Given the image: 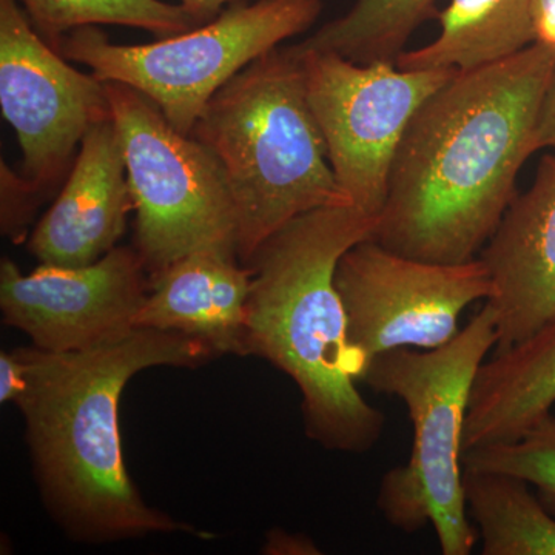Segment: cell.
Listing matches in <instances>:
<instances>
[{
    "mask_svg": "<svg viewBox=\"0 0 555 555\" xmlns=\"http://www.w3.org/2000/svg\"><path fill=\"white\" fill-rule=\"evenodd\" d=\"M335 287L350 343L367 363L401 347L447 345L459 334L467 306L492 295L491 276L480 258L440 264L397 254L372 238L343 255Z\"/></svg>",
    "mask_w": 555,
    "mask_h": 555,
    "instance_id": "cell-9",
    "label": "cell"
},
{
    "mask_svg": "<svg viewBox=\"0 0 555 555\" xmlns=\"http://www.w3.org/2000/svg\"><path fill=\"white\" fill-rule=\"evenodd\" d=\"M378 217L356 206L324 207L288 222L247 262L244 356L294 379L306 434L327 451L366 454L385 415L358 390L366 358L350 343L335 270L350 247L372 238Z\"/></svg>",
    "mask_w": 555,
    "mask_h": 555,
    "instance_id": "cell-3",
    "label": "cell"
},
{
    "mask_svg": "<svg viewBox=\"0 0 555 555\" xmlns=\"http://www.w3.org/2000/svg\"><path fill=\"white\" fill-rule=\"evenodd\" d=\"M467 514L483 555H555V516L521 478L463 467Z\"/></svg>",
    "mask_w": 555,
    "mask_h": 555,
    "instance_id": "cell-17",
    "label": "cell"
},
{
    "mask_svg": "<svg viewBox=\"0 0 555 555\" xmlns=\"http://www.w3.org/2000/svg\"><path fill=\"white\" fill-rule=\"evenodd\" d=\"M250 283V269L235 254L195 251L150 281L134 324L198 338L217 356H244Z\"/></svg>",
    "mask_w": 555,
    "mask_h": 555,
    "instance_id": "cell-14",
    "label": "cell"
},
{
    "mask_svg": "<svg viewBox=\"0 0 555 555\" xmlns=\"http://www.w3.org/2000/svg\"><path fill=\"white\" fill-rule=\"evenodd\" d=\"M463 467L521 478L534 486L540 502L555 516V416L546 415L517 440L469 449Z\"/></svg>",
    "mask_w": 555,
    "mask_h": 555,
    "instance_id": "cell-20",
    "label": "cell"
},
{
    "mask_svg": "<svg viewBox=\"0 0 555 555\" xmlns=\"http://www.w3.org/2000/svg\"><path fill=\"white\" fill-rule=\"evenodd\" d=\"M492 281L495 350L534 335L555 318V152L540 160L531 188L516 196L481 250Z\"/></svg>",
    "mask_w": 555,
    "mask_h": 555,
    "instance_id": "cell-12",
    "label": "cell"
},
{
    "mask_svg": "<svg viewBox=\"0 0 555 555\" xmlns=\"http://www.w3.org/2000/svg\"><path fill=\"white\" fill-rule=\"evenodd\" d=\"M266 554L298 555L320 554L315 543L309 537L301 534H288L283 529H273L268 535L264 545Z\"/></svg>",
    "mask_w": 555,
    "mask_h": 555,
    "instance_id": "cell-22",
    "label": "cell"
},
{
    "mask_svg": "<svg viewBox=\"0 0 555 555\" xmlns=\"http://www.w3.org/2000/svg\"><path fill=\"white\" fill-rule=\"evenodd\" d=\"M437 0H356L352 9L297 43L357 64H397L409 38L436 14Z\"/></svg>",
    "mask_w": 555,
    "mask_h": 555,
    "instance_id": "cell-18",
    "label": "cell"
},
{
    "mask_svg": "<svg viewBox=\"0 0 555 555\" xmlns=\"http://www.w3.org/2000/svg\"><path fill=\"white\" fill-rule=\"evenodd\" d=\"M149 291L137 247H115L79 268L40 264L28 275L9 258L0 264L3 323L49 352H78L129 337Z\"/></svg>",
    "mask_w": 555,
    "mask_h": 555,
    "instance_id": "cell-11",
    "label": "cell"
},
{
    "mask_svg": "<svg viewBox=\"0 0 555 555\" xmlns=\"http://www.w3.org/2000/svg\"><path fill=\"white\" fill-rule=\"evenodd\" d=\"M40 38L60 53L62 39L82 27L124 25L153 35H181L204 25L184 5L160 0H17Z\"/></svg>",
    "mask_w": 555,
    "mask_h": 555,
    "instance_id": "cell-19",
    "label": "cell"
},
{
    "mask_svg": "<svg viewBox=\"0 0 555 555\" xmlns=\"http://www.w3.org/2000/svg\"><path fill=\"white\" fill-rule=\"evenodd\" d=\"M105 89L137 210L134 247L150 281L195 251L236 255L235 204L215 156L138 90L119 82Z\"/></svg>",
    "mask_w": 555,
    "mask_h": 555,
    "instance_id": "cell-7",
    "label": "cell"
},
{
    "mask_svg": "<svg viewBox=\"0 0 555 555\" xmlns=\"http://www.w3.org/2000/svg\"><path fill=\"white\" fill-rule=\"evenodd\" d=\"M295 49L338 184L353 206L378 217L409 124L456 69L357 64L332 51Z\"/></svg>",
    "mask_w": 555,
    "mask_h": 555,
    "instance_id": "cell-8",
    "label": "cell"
},
{
    "mask_svg": "<svg viewBox=\"0 0 555 555\" xmlns=\"http://www.w3.org/2000/svg\"><path fill=\"white\" fill-rule=\"evenodd\" d=\"M0 107L36 195L60 181L90 127L112 118L104 80L68 65L17 0H0Z\"/></svg>",
    "mask_w": 555,
    "mask_h": 555,
    "instance_id": "cell-10",
    "label": "cell"
},
{
    "mask_svg": "<svg viewBox=\"0 0 555 555\" xmlns=\"http://www.w3.org/2000/svg\"><path fill=\"white\" fill-rule=\"evenodd\" d=\"M539 145L540 150L551 149L555 152V76L540 113Z\"/></svg>",
    "mask_w": 555,
    "mask_h": 555,
    "instance_id": "cell-24",
    "label": "cell"
},
{
    "mask_svg": "<svg viewBox=\"0 0 555 555\" xmlns=\"http://www.w3.org/2000/svg\"><path fill=\"white\" fill-rule=\"evenodd\" d=\"M555 404V318L525 341L495 350L478 371L467 409L463 454L517 440Z\"/></svg>",
    "mask_w": 555,
    "mask_h": 555,
    "instance_id": "cell-15",
    "label": "cell"
},
{
    "mask_svg": "<svg viewBox=\"0 0 555 555\" xmlns=\"http://www.w3.org/2000/svg\"><path fill=\"white\" fill-rule=\"evenodd\" d=\"M133 208L126 160L113 118L87 131L64 189L28 240L40 264L79 268L107 255Z\"/></svg>",
    "mask_w": 555,
    "mask_h": 555,
    "instance_id": "cell-13",
    "label": "cell"
},
{
    "mask_svg": "<svg viewBox=\"0 0 555 555\" xmlns=\"http://www.w3.org/2000/svg\"><path fill=\"white\" fill-rule=\"evenodd\" d=\"M233 2H240V0H181V5L207 24V22L214 21L225 9V5Z\"/></svg>",
    "mask_w": 555,
    "mask_h": 555,
    "instance_id": "cell-25",
    "label": "cell"
},
{
    "mask_svg": "<svg viewBox=\"0 0 555 555\" xmlns=\"http://www.w3.org/2000/svg\"><path fill=\"white\" fill-rule=\"evenodd\" d=\"M496 341L495 310L486 301L447 345L379 353L361 378L400 398L414 429L406 465L379 481V513L406 534L433 526L443 555H469L478 539L463 489V436L474 383Z\"/></svg>",
    "mask_w": 555,
    "mask_h": 555,
    "instance_id": "cell-5",
    "label": "cell"
},
{
    "mask_svg": "<svg viewBox=\"0 0 555 555\" xmlns=\"http://www.w3.org/2000/svg\"><path fill=\"white\" fill-rule=\"evenodd\" d=\"M537 42L555 49V0H532Z\"/></svg>",
    "mask_w": 555,
    "mask_h": 555,
    "instance_id": "cell-23",
    "label": "cell"
},
{
    "mask_svg": "<svg viewBox=\"0 0 555 555\" xmlns=\"http://www.w3.org/2000/svg\"><path fill=\"white\" fill-rule=\"evenodd\" d=\"M190 134L228 181L243 264L295 218L353 206L332 169L295 46L276 47L241 69L208 101Z\"/></svg>",
    "mask_w": 555,
    "mask_h": 555,
    "instance_id": "cell-4",
    "label": "cell"
},
{
    "mask_svg": "<svg viewBox=\"0 0 555 555\" xmlns=\"http://www.w3.org/2000/svg\"><path fill=\"white\" fill-rule=\"evenodd\" d=\"M438 24L437 38L401 53L398 67L470 72L537 42L532 0H451L438 14Z\"/></svg>",
    "mask_w": 555,
    "mask_h": 555,
    "instance_id": "cell-16",
    "label": "cell"
},
{
    "mask_svg": "<svg viewBox=\"0 0 555 555\" xmlns=\"http://www.w3.org/2000/svg\"><path fill=\"white\" fill-rule=\"evenodd\" d=\"M27 389L16 406L27 423L36 477L57 524L83 542H113L155 532L203 535L144 502L124 462L119 401L150 367H193L217 352L177 332L137 328L113 345L49 352L17 349Z\"/></svg>",
    "mask_w": 555,
    "mask_h": 555,
    "instance_id": "cell-2",
    "label": "cell"
},
{
    "mask_svg": "<svg viewBox=\"0 0 555 555\" xmlns=\"http://www.w3.org/2000/svg\"><path fill=\"white\" fill-rule=\"evenodd\" d=\"M555 49L535 42L495 64L456 72L401 139L372 240L440 264L476 259L516 199L540 150Z\"/></svg>",
    "mask_w": 555,
    "mask_h": 555,
    "instance_id": "cell-1",
    "label": "cell"
},
{
    "mask_svg": "<svg viewBox=\"0 0 555 555\" xmlns=\"http://www.w3.org/2000/svg\"><path fill=\"white\" fill-rule=\"evenodd\" d=\"M321 10V0H240L198 28L142 46L113 43L96 25L78 28L62 39L60 53L104 82L138 90L175 129L190 134L222 86L284 40L309 30Z\"/></svg>",
    "mask_w": 555,
    "mask_h": 555,
    "instance_id": "cell-6",
    "label": "cell"
},
{
    "mask_svg": "<svg viewBox=\"0 0 555 555\" xmlns=\"http://www.w3.org/2000/svg\"><path fill=\"white\" fill-rule=\"evenodd\" d=\"M27 366L17 349L0 353V401L16 404L27 389Z\"/></svg>",
    "mask_w": 555,
    "mask_h": 555,
    "instance_id": "cell-21",
    "label": "cell"
}]
</instances>
